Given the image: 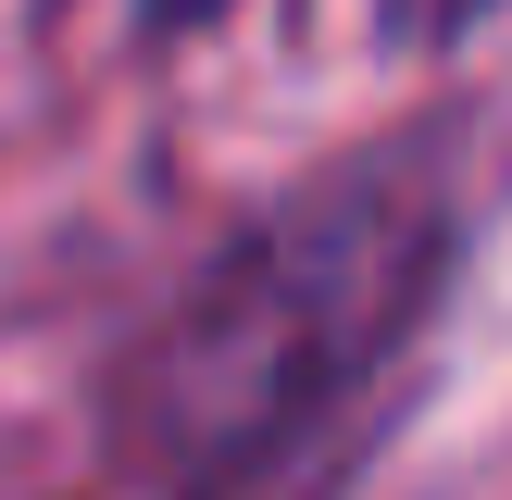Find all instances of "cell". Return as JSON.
<instances>
[{
  "label": "cell",
  "instance_id": "1",
  "mask_svg": "<svg viewBox=\"0 0 512 500\" xmlns=\"http://www.w3.org/2000/svg\"><path fill=\"white\" fill-rule=\"evenodd\" d=\"M450 263H463V200H450L438 150L325 163L125 338L113 388H100L113 475L200 488L288 438L363 425L375 375L450 300Z\"/></svg>",
  "mask_w": 512,
  "mask_h": 500
},
{
  "label": "cell",
  "instance_id": "2",
  "mask_svg": "<svg viewBox=\"0 0 512 500\" xmlns=\"http://www.w3.org/2000/svg\"><path fill=\"white\" fill-rule=\"evenodd\" d=\"M363 475V425H325V438H288L238 475H200V488H163V500H350Z\"/></svg>",
  "mask_w": 512,
  "mask_h": 500
},
{
  "label": "cell",
  "instance_id": "3",
  "mask_svg": "<svg viewBox=\"0 0 512 500\" xmlns=\"http://www.w3.org/2000/svg\"><path fill=\"white\" fill-rule=\"evenodd\" d=\"M488 13H512V0H375V38H388V50H450V38H475Z\"/></svg>",
  "mask_w": 512,
  "mask_h": 500
},
{
  "label": "cell",
  "instance_id": "4",
  "mask_svg": "<svg viewBox=\"0 0 512 500\" xmlns=\"http://www.w3.org/2000/svg\"><path fill=\"white\" fill-rule=\"evenodd\" d=\"M238 0H138V38L150 50H175V38H200V25H225Z\"/></svg>",
  "mask_w": 512,
  "mask_h": 500
}]
</instances>
